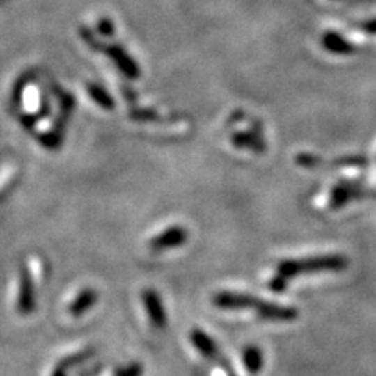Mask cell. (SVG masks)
<instances>
[{
  "label": "cell",
  "instance_id": "obj_1",
  "mask_svg": "<svg viewBox=\"0 0 376 376\" xmlns=\"http://www.w3.org/2000/svg\"><path fill=\"white\" fill-rule=\"evenodd\" d=\"M348 267V259L342 254H324L303 257V259H285L276 267V273L269 281V290L282 293L293 278L306 273L342 272Z\"/></svg>",
  "mask_w": 376,
  "mask_h": 376
},
{
  "label": "cell",
  "instance_id": "obj_2",
  "mask_svg": "<svg viewBox=\"0 0 376 376\" xmlns=\"http://www.w3.org/2000/svg\"><path fill=\"white\" fill-rule=\"evenodd\" d=\"M259 301L260 299L253 297V295L237 292H219L213 297V304L219 307V309H229V311L256 309Z\"/></svg>",
  "mask_w": 376,
  "mask_h": 376
},
{
  "label": "cell",
  "instance_id": "obj_3",
  "mask_svg": "<svg viewBox=\"0 0 376 376\" xmlns=\"http://www.w3.org/2000/svg\"><path fill=\"white\" fill-rule=\"evenodd\" d=\"M257 315L268 322H293L298 318V311L290 306H281L268 301H259L256 306Z\"/></svg>",
  "mask_w": 376,
  "mask_h": 376
},
{
  "label": "cell",
  "instance_id": "obj_4",
  "mask_svg": "<svg viewBox=\"0 0 376 376\" xmlns=\"http://www.w3.org/2000/svg\"><path fill=\"white\" fill-rule=\"evenodd\" d=\"M185 242H187V230L184 228H180V226H173V228L162 232L160 235H157L152 243H150V246H152V249L162 251L168 248H178Z\"/></svg>",
  "mask_w": 376,
  "mask_h": 376
},
{
  "label": "cell",
  "instance_id": "obj_5",
  "mask_svg": "<svg viewBox=\"0 0 376 376\" xmlns=\"http://www.w3.org/2000/svg\"><path fill=\"white\" fill-rule=\"evenodd\" d=\"M361 196V188L353 184H338L331 190L329 207L331 209H342L351 201Z\"/></svg>",
  "mask_w": 376,
  "mask_h": 376
},
{
  "label": "cell",
  "instance_id": "obj_6",
  "mask_svg": "<svg viewBox=\"0 0 376 376\" xmlns=\"http://www.w3.org/2000/svg\"><path fill=\"white\" fill-rule=\"evenodd\" d=\"M232 144L238 149H248L256 154H263L267 149V144L263 143L262 138L257 136L253 132H237L230 138Z\"/></svg>",
  "mask_w": 376,
  "mask_h": 376
},
{
  "label": "cell",
  "instance_id": "obj_7",
  "mask_svg": "<svg viewBox=\"0 0 376 376\" xmlns=\"http://www.w3.org/2000/svg\"><path fill=\"white\" fill-rule=\"evenodd\" d=\"M322 44H323V47L331 54L350 55L354 52L353 44H350L343 36L334 33V31H328V33H324L322 38Z\"/></svg>",
  "mask_w": 376,
  "mask_h": 376
},
{
  "label": "cell",
  "instance_id": "obj_8",
  "mask_svg": "<svg viewBox=\"0 0 376 376\" xmlns=\"http://www.w3.org/2000/svg\"><path fill=\"white\" fill-rule=\"evenodd\" d=\"M191 342L201 354L207 359H217L218 357V347L217 343L213 342V338L210 336H207L204 331L201 329H193L191 331Z\"/></svg>",
  "mask_w": 376,
  "mask_h": 376
},
{
  "label": "cell",
  "instance_id": "obj_9",
  "mask_svg": "<svg viewBox=\"0 0 376 376\" xmlns=\"http://www.w3.org/2000/svg\"><path fill=\"white\" fill-rule=\"evenodd\" d=\"M144 303H146L149 317L152 320V323L157 328H163V326L166 324V313L165 309H163L160 298L157 297L154 292H148L144 295Z\"/></svg>",
  "mask_w": 376,
  "mask_h": 376
},
{
  "label": "cell",
  "instance_id": "obj_10",
  "mask_svg": "<svg viewBox=\"0 0 376 376\" xmlns=\"http://www.w3.org/2000/svg\"><path fill=\"white\" fill-rule=\"evenodd\" d=\"M243 362L251 373H257L263 366L262 351L257 347H246L243 351Z\"/></svg>",
  "mask_w": 376,
  "mask_h": 376
},
{
  "label": "cell",
  "instance_id": "obj_11",
  "mask_svg": "<svg viewBox=\"0 0 376 376\" xmlns=\"http://www.w3.org/2000/svg\"><path fill=\"white\" fill-rule=\"evenodd\" d=\"M93 303H94V295L91 292H86V293L81 295V297L72 304L71 313H72V315H80V313L84 311H86L88 307H90Z\"/></svg>",
  "mask_w": 376,
  "mask_h": 376
},
{
  "label": "cell",
  "instance_id": "obj_12",
  "mask_svg": "<svg viewBox=\"0 0 376 376\" xmlns=\"http://www.w3.org/2000/svg\"><path fill=\"white\" fill-rule=\"evenodd\" d=\"M367 157L362 155H347L342 157L336 162L337 166H366L367 165Z\"/></svg>",
  "mask_w": 376,
  "mask_h": 376
},
{
  "label": "cell",
  "instance_id": "obj_13",
  "mask_svg": "<svg viewBox=\"0 0 376 376\" xmlns=\"http://www.w3.org/2000/svg\"><path fill=\"white\" fill-rule=\"evenodd\" d=\"M297 163L299 166H304V168H317L320 166V163H322V159H320L318 155L303 152L297 155Z\"/></svg>",
  "mask_w": 376,
  "mask_h": 376
},
{
  "label": "cell",
  "instance_id": "obj_14",
  "mask_svg": "<svg viewBox=\"0 0 376 376\" xmlns=\"http://www.w3.org/2000/svg\"><path fill=\"white\" fill-rule=\"evenodd\" d=\"M52 376H68V370L61 366V363H58V366L55 367Z\"/></svg>",
  "mask_w": 376,
  "mask_h": 376
},
{
  "label": "cell",
  "instance_id": "obj_15",
  "mask_svg": "<svg viewBox=\"0 0 376 376\" xmlns=\"http://www.w3.org/2000/svg\"><path fill=\"white\" fill-rule=\"evenodd\" d=\"M363 29H366V31H368V33H376V21H370L367 22L366 25H363Z\"/></svg>",
  "mask_w": 376,
  "mask_h": 376
}]
</instances>
